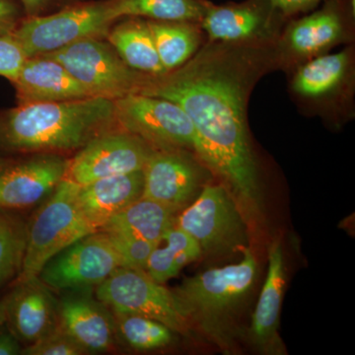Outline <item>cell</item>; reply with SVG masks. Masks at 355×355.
<instances>
[{
	"label": "cell",
	"mask_w": 355,
	"mask_h": 355,
	"mask_svg": "<svg viewBox=\"0 0 355 355\" xmlns=\"http://www.w3.org/2000/svg\"><path fill=\"white\" fill-rule=\"evenodd\" d=\"M144 172L103 178L79 186L77 198L84 216L97 231L116 214L141 198Z\"/></svg>",
	"instance_id": "d6986e66"
},
{
	"label": "cell",
	"mask_w": 355,
	"mask_h": 355,
	"mask_svg": "<svg viewBox=\"0 0 355 355\" xmlns=\"http://www.w3.org/2000/svg\"><path fill=\"white\" fill-rule=\"evenodd\" d=\"M25 355H81L85 350L77 345L60 324L21 350Z\"/></svg>",
	"instance_id": "f1b7e54d"
},
{
	"label": "cell",
	"mask_w": 355,
	"mask_h": 355,
	"mask_svg": "<svg viewBox=\"0 0 355 355\" xmlns=\"http://www.w3.org/2000/svg\"><path fill=\"white\" fill-rule=\"evenodd\" d=\"M175 225L197 241L202 253L226 254L245 249L246 224L233 198L221 186L203 187Z\"/></svg>",
	"instance_id": "ba28073f"
},
{
	"label": "cell",
	"mask_w": 355,
	"mask_h": 355,
	"mask_svg": "<svg viewBox=\"0 0 355 355\" xmlns=\"http://www.w3.org/2000/svg\"><path fill=\"white\" fill-rule=\"evenodd\" d=\"M69 161L58 155L36 156L0 170V209H23L44 200L64 178Z\"/></svg>",
	"instance_id": "9a60e30c"
},
{
	"label": "cell",
	"mask_w": 355,
	"mask_h": 355,
	"mask_svg": "<svg viewBox=\"0 0 355 355\" xmlns=\"http://www.w3.org/2000/svg\"><path fill=\"white\" fill-rule=\"evenodd\" d=\"M106 233L123 259L125 266L146 270L149 256L153 253V250L159 246L158 244L135 237V236L114 232Z\"/></svg>",
	"instance_id": "f546056e"
},
{
	"label": "cell",
	"mask_w": 355,
	"mask_h": 355,
	"mask_svg": "<svg viewBox=\"0 0 355 355\" xmlns=\"http://www.w3.org/2000/svg\"><path fill=\"white\" fill-rule=\"evenodd\" d=\"M116 21L111 0L77 1L46 15L25 17L13 34L28 58L38 57L80 40L105 38Z\"/></svg>",
	"instance_id": "5b68a950"
},
{
	"label": "cell",
	"mask_w": 355,
	"mask_h": 355,
	"mask_svg": "<svg viewBox=\"0 0 355 355\" xmlns=\"http://www.w3.org/2000/svg\"><path fill=\"white\" fill-rule=\"evenodd\" d=\"M352 0H324V6L287 26L282 50L298 60L323 55L345 39L349 16H354Z\"/></svg>",
	"instance_id": "5bb4252c"
},
{
	"label": "cell",
	"mask_w": 355,
	"mask_h": 355,
	"mask_svg": "<svg viewBox=\"0 0 355 355\" xmlns=\"http://www.w3.org/2000/svg\"><path fill=\"white\" fill-rule=\"evenodd\" d=\"M286 286L284 252L279 241L268 248V268L265 284L252 319L251 335L254 345L261 350H273L277 345L280 308Z\"/></svg>",
	"instance_id": "ffe728a7"
},
{
	"label": "cell",
	"mask_w": 355,
	"mask_h": 355,
	"mask_svg": "<svg viewBox=\"0 0 355 355\" xmlns=\"http://www.w3.org/2000/svg\"><path fill=\"white\" fill-rule=\"evenodd\" d=\"M27 58L13 32L0 36V76L13 83Z\"/></svg>",
	"instance_id": "4dcf8cb0"
},
{
	"label": "cell",
	"mask_w": 355,
	"mask_h": 355,
	"mask_svg": "<svg viewBox=\"0 0 355 355\" xmlns=\"http://www.w3.org/2000/svg\"><path fill=\"white\" fill-rule=\"evenodd\" d=\"M284 18L270 0H245L222 6L210 2L200 24L210 42L263 43Z\"/></svg>",
	"instance_id": "7c38bea8"
},
{
	"label": "cell",
	"mask_w": 355,
	"mask_h": 355,
	"mask_svg": "<svg viewBox=\"0 0 355 355\" xmlns=\"http://www.w3.org/2000/svg\"><path fill=\"white\" fill-rule=\"evenodd\" d=\"M352 55L349 51L310 58L298 67L292 80L296 94L319 99L335 92L349 73Z\"/></svg>",
	"instance_id": "603a6c76"
},
{
	"label": "cell",
	"mask_w": 355,
	"mask_h": 355,
	"mask_svg": "<svg viewBox=\"0 0 355 355\" xmlns=\"http://www.w3.org/2000/svg\"><path fill=\"white\" fill-rule=\"evenodd\" d=\"M352 6H354L355 8V0H352Z\"/></svg>",
	"instance_id": "74e56055"
},
{
	"label": "cell",
	"mask_w": 355,
	"mask_h": 355,
	"mask_svg": "<svg viewBox=\"0 0 355 355\" xmlns=\"http://www.w3.org/2000/svg\"><path fill=\"white\" fill-rule=\"evenodd\" d=\"M24 18L19 0H0V36L15 31Z\"/></svg>",
	"instance_id": "1f68e13d"
},
{
	"label": "cell",
	"mask_w": 355,
	"mask_h": 355,
	"mask_svg": "<svg viewBox=\"0 0 355 355\" xmlns=\"http://www.w3.org/2000/svg\"><path fill=\"white\" fill-rule=\"evenodd\" d=\"M78 189V184L62 179L33 217L17 284L36 279L53 257L77 240L97 232L80 209Z\"/></svg>",
	"instance_id": "277c9868"
},
{
	"label": "cell",
	"mask_w": 355,
	"mask_h": 355,
	"mask_svg": "<svg viewBox=\"0 0 355 355\" xmlns=\"http://www.w3.org/2000/svg\"><path fill=\"white\" fill-rule=\"evenodd\" d=\"M26 18L37 17L60 10L80 0H19Z\"/></svg>",
	"instance_id": "d6a6232c"
},
{
	"label": "cell",
	"mask_w": 355,
	"mask_h": 355,
	"mask_svg": "<svg viewBox=\"0 0 355 355\" xmlns=\"http://www.w3.org/2000/svg\"><path fill=\"white\" fill-rule=\"evenodd\" d=\"M114 123V101L106 98L18 105L0 114V149L17 153L74 150Z\"/></svg>",
	"instance_id": "7a4b0ae2"
},
{
	"label": "cell",
	"mask_w": 355,
	"mask_h": 355,
	"mask_svg": "<svg viewBox=\"0 0 355 355\" xmlns=\"http://www.w3.org/2000/svg\"><path fill=\"white\" fill-rule=\"evenodd\" d=\"M8 164H9L8 161L6 160V159L0 158V170H1L2 168L6 167V166H7Z\"/></svg>",
	"instance_id": "8d00e7d4"
},
{
	"label": "cell",
	"mask_w": 355,
	"mask_h": 355,
	"mask_svg": "<svg viewBox=\"0 0 355 355\" xmlns=\"http://www.w3.org/2000/svg\"><path fill=\"white\" fill-rule=\"evenodd\" d=\"M116 121L158 150L195 151L196 132L183 109L170 100L130 94L114 100Z\"/></svg>",
	"instance_id": "9c48e42d"
},
{
	"label": "cell",
	"mask_w": 355,
	"mask_h": 355,
	"mask_svg": "<svg viewBox=\"0 0 355 355\" xmlns=\"http://www.w3.org/2000/svg\"><path fill=\"white\" fill-rule=\"evenodd\" d=\"M175 214L161 203L140 198L110 218L100 231L135 236L160 245L165 233L175 225Z\"/></svg>",
	"instance_id": "7402d4cb"
},
{
	"label": "cell",
	"mask_w": 355,
	"mask_h": 355,
	"mask_svg": "<svg viewBox=\"0 0 355 355\" xmlns=\"http://www.w3.org/2000/svg\"><path fill=\"white\" fill-rule=\"evenodd\" d=\"M9 299L10 295H6L0 300V328L3 326L7 320V312H8Z\"/></svg>",
	"instance_id": "d590c367"
},
{
	"label": "cell",
	"mask_w": 355,
	"mask_h": 355,
	"mask_svg": "<svg viewBox=\"0 0 355 355\" xmlns=\"http://www.w3.org/2000/svg\"><path fill=\"white\" fill-rule=\"evenodd\" d=\"M60 324L86 354H96L113 347L114 318L107 306L96 300L90 289L69 291L58 302Z\"/></svg>",
	"instance_id": "2e32d148"
},
{
	"label": "cell",
	"mask_w": 355,
	"mask_h": 355,
	"mask_svg": "<svg viewBox=\"0 0 355 355\" xmlns=\"http://www.w3.org/2000/svg\"><path fill=\"white\" fill-rule=\"evenodd\" d=\"M121 266L125 263L108 234L97 231L53 257L38 277L58 291H84L99 286Z\"/></svg>",
	"instance_id": "30bf717a"
},
{
	"label": "cell",
	"mask_w": 355,
	"mask_h": 355,
	"mask_svg": "<svg viewBox=\"0 0 355 355\" xmlns=\"http://www.w3.org/2000/svg\"><path fill=\"white\" fill-rule=\"evenodd\" d=\"M154 149L128 132H103L69 161L64 179L84 186L96 180L144 169Z\"/></svg>",
	"instance_id": "8fae6325"
},
{
	"label": "cell",
	"mask_w": 355,
	"mask_h": 355,
	"mask_svg": "<svg viewBox=\"0 0 355 355\" xmlns=\"http://www.w3.org/2000/svg\"><path fill=\"white\" fill-rule=\"evenodd\" d=\"M209 0H111L116 19L137 17L153 21L200 23Z\"/></svg>",
	"instance_id": "d4e9b609"
},
{
	"label": "cell",
	"mask_w": 355,
	"mask_h": 355,
	"mask_svg": "<svg viewBox=\"0 0 355 355\" xmlns=\"http://www.w3.org/2000/svg\"><path fill=\"white\" fill-rule=\"evenodd\" d=\"M116 330L135 349L153 350L170 345L173 331L155 320L139 315L114 313Z\"/></svg>",
	"instance_id": "83f0119b"
},
{
	"label": "cell",
	"mask_w": 355,
	"mask_h": 355,
	"mask_svg": "<svg viewBox=\"0 0 355 355\" xmlns=\"http://www.w3.org/2000/svg\"><path fill=\"white\" fill-rule=\"evenodd\" d=\"M43 55L60 62L92 97L113 101L137 94L148 76L130 69L111 44L98 38L80 40Z\"/></svg>",
	"instance_id": "8992f818"
},
{
	"label": "cell",
	"mask_w": 355,
	"mask_h": 355,
	"mask_svg": "<svg viewBox=\"0 0 355 355\" xmlns=\"http://www.w3.org/2000/svg\"><path fill=\"white\" fill-rule=\"evenodd\" d=\"M268 43L209 42L183 67L147 76L137 93L179 105L195 128V153L254 207L261 190L247 105L254 83L279 58Z\"/></svg>",
	"instance_id": "6da1fadb"
},
{
	"label": "cell",
	"mask_w": 355,
	"mask_h": 355,
	"mask_svg": "<svg viewBox=\"0 0 355 355\" xmlns=\"http://www.w3.org/2000/svg\"><path fill=\"white\" fill-rule=\"evenodd\" d=\"M21 350L18 338L11 331L0 333V355L21 354Z\"/></svg>",
	"instance_id": "e575fe53"
},
{
	"label": "cell",
	"mask_w": 355,
	"mask_h": 355,
	"mask_svg": "<svg viewBox=\"0 0 355 355\" xmlns=\"http://www.w3.org/2000/svg\"><path fill=\"white\" fill-rule=\"evenodd\" d=\"M96 297L114 313L150 318L182 335L190 331L191 324L174 292L141 268L121 266L97 286Z\"/></svg>",
	"instance_id": "52a82bcc"
},
{
	"label": "cell",
	"mask_w": 355,
	"mask_h": 355,
	"mask_svg": "<svg viewBox=\"0 0 355 355\" xmlns=\"http://www.w3.org/2000/svg\"><path fill=\"white\" fill-rule=\"evenodd\" d=\"M9 295L6 322L18 340L31 343L57 326L58 301L39 277L17 284Z\"/></svg>",
	"instance_id": "ac0fdd59"
},
{
	"label": "cell",
	"mask_w": 355,
	"mask_h": 355,
	"mask_svg": "<svg viewBox=\"0 0 355 355\" xmlns=\"http://www.w3.org/2000/svg\"><path fill=\"white\" fill-rule=\"evenodd\" d=\"M27 228L19 216L0 209V288L19 275L27 245Z\"/></svg>",
	"instance_id": "4316f807"
},
{
	"label": "cell",
	"mask_w": 355,
	"mask_h": 355,
	"mask_svg": "<svg viewBox=\"0 0 355 355\" xmlns=\"http://www.w3.org/2000/svg\"><path fill=\"white\" fill-rule=\"evenodd\" d=\"M141 198L178 211L193 200L202 183V170L178 150H153L144 169Z\"/></svg>",
	"instance_id": "4fadbf2b"
},
{
	"label": "cell",
	"mask_w": 355,
	"mask_h": 355,
	"mask_svg": "<svg viewBox=\"0 0 355 355\" xmlns=\"http://www.w3.org/2000/svg\"><path fill=\"white\" fill-rule=\"evenodd\" d=\"M258 275L253 252L245 248L241 261L184 279L174 292L184 316L212 340L228 345L233 320Z\"/></svg>",
	"instance_id": "3957f363"
},
{
	"label": "cell",
	"mask_w": 355,
	"mask_h": 355,
	"mask_svg": "<svg viewBox=\"0 0 355 355\" xmlns=\"http://www.w3.org/2000/svg\"><path fill=\"white\" fill-rule=\"evenodd\" d=\"M284 17H292L297 14L308 12L319 6L324 0H270Z\"/></svg>",
	"instance_id": "836d02e7"
},
{
	"label": "cell",
	"mask_w": 355,
	"mask_h": 355,
	"mask_svg": "<svg viewBox=\"0 0 355 355\" xmlns=\"http://www.w3.org/2000/svg\"><path fill=\"white\" fill-rule=\"evenodd\" d=\"M106 38L130 69L146 76L167 73L161 64L146 19L128 17L114 27L112 26Z\"/></svg>",
	"instance_id": "44dd1931"
},
{
	"label": "cell",
	"mask_w": 355,
	"mask_h": 355,
	"mask_svg": "<svg viewBox=\"0 0 355 355\" xmlns=\"http://www.w3.org/2000/svg\"><path fill=\"white\" fill-rule=\"evenodd\" d=\"M165 247L153 250L147 261L146 272L158 284H164L191 261L202 256L197 241L181 228L173 225L163 237Z\"/></svg>",
	"instance_id": "484cf974"
},
{
	"label": "cell",
	"mask_w": 355,
	"mask_h": 355,
	"mask_svg": "<svg viewBox=\"0 0 355 355\" xmlns=\"http://www.w3.org/2000/svg\"><path fill=\"white\" fill-rule=\"evenodd\" d=\"M12 83L18 105L92 97L60 62L44 55L28 58Z\"/></svg>",
	"instance_id": "e0dca14e"
},
{
	"label": "cell",
	"mask_w": 355,
	"mask_h": 355,
	"mask_svg": "<svg viewBox=\"0 0 355 355\" xmlns=\"http://www.w3.org/2000/svg\"><path fill=\"white\" fill-rule=\"evenodd\" d=\"M159 58L166 72L183 67L202 44L200 23L190 21L147 20Z\"/></svg>",
	"instance_id": "cb8c5ba5"
}]
</instances>
